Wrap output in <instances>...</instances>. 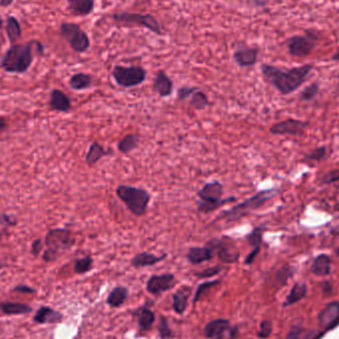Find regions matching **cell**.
<instances>
[{"instance_id": "f1b7e54d", "label": "cell", "mask_w": 339, "mask_h": 339, "mask_svg": "<svg viewBox=\"0 0 339 339\" xmlns=\"http://www.w3.org/2000/svg\"><path fill=\"white\" fill-rule=\"evenodd\" d=\"M139 142L140 138L138 134H127L120 139L117 144V149L121 154L127 155L138 148Z\"/></svg>"}, {"instance_id": "ffe728a7", "label": "cell", "mask_w": 339, "mask_h": 339, "mask_svg": "<svg viewBox=\"0 0 339 339\" xmlns=\"http://www.w3.org/2000/svg\"><path fill=\"white\" fill-rule=\"evenodd\" d=\"M94 6V0H68V10L74 16H88L93 12Z\"/></svg>"}, {"instance_id": "bcb514c9", "label": "cell", "mask_w": 339, "mask_h": 339, "mask_svg": "<svg viewBox=\"0 0 339 339\" xmlns=\"http://www.w3.org/2000/svg\"><path fill=\"white\" fill-rule=\"evenodd\" d=\"M160 335L163 339H168L171 337V330L167 324V320L165 318H162L161 325H160Z\"/></svg>"}, {"instance_id": "7dc6e473", "label": "cell", "mask_w": 339, "mask_h": 339, "mask_svg": "<svg viewBox=\"0 0 339 339\" xmlns=\"http://www.w3.org/2000/svg\"><path fill=\"white\" fill-rule=\"evenodd\" d=\"M12 292L22 293V294H36L37 291L27 285H18L12 289Z\"/></svg>"}, {"instance_id": "7c38bea8", "label": "cell", "mask_w": 339, "mask_h": 339, "mask_svg": "<svg viewBox=\"0 0 339 339\" xmlns=\"http://www.w3.org/2000/svg\"><path fill=\"white\" fill-rule=\"evenodd\" d=\"M307 126L308 122L297 119H287L274 124L270 128V133L273 135H298L302 133Z\"/></svg>"}, {"instance_id": "5bb4252c", "label": "cell", "mask_w": 339, "mask_h": 339, "mask_svg": "<svg viewBox=\"0 0 339 339\" xmlns=\"http://www.w3.org/2000/svg\"><path fill=\"white\" fill-rule=\"evenodd\" d=\"M175 284V276L173 274L153 275L147 282V291L152 295H158L171 289Z\"/></svg>"}, {"instance_id": "60d3db41", "label": "cell", "mask_w": 339, "mask_h": 339, "mask_svg": "<svg viewBox=\"0 0 339 339\" xmlns=\"http://www.w3.org/2000/svg\"><path fill=\"white\" fill-rule=\"evenodd\" d=\"M18 221L16 216L0 211V225L1 226H15Z\"/></svg>"}, {"instance_id": "db71d44e", "label": "cell", "mask_w": 339, "mask_h": 339, "mask_svg": "<svg viewBox=\"0 0 339 339\" xmlns=\"http://www.w3.org/2000/svg\"><path fill=\"white\" fill-rule=\"evenodd\" d=\"M4 267H5V264H3V263H1V262H0V270H1V269H3Z\"/></svg>"}, {"instance_id": "9c48e42d", "label": "cell", "mask_w": 339, "mask_h": 339, "mask_svg": "<svg viewBox=\"0 0 339 339\" xmlns=\"http://www.w3.org/2000/svg\"><path fill=\"white\" fill-rule=\"evenodd\" d=\"M60 34L75 53L82 54L90 47L88 35L75 23H62L60 26Z\"/></svg>"}, {"instance_id": "e0dca14e", "label": "cell", "mask_w": 339, "mask_h": 339, "mask_svg": "<svg viewBox=\"0 0 339 339\" xmlns=\"http://www.w3.org/2000/svg\"><path fill=\"white\" fill-rule=\"evenodd\" d=\"M50 106L53 110L59 112H69L72 108L71 101L68 95L62 90L55 88L51 92Z\"/></svg>"}, {"instance_id": "83f0119b", "label": "cell", "mask_w": 339, "mask_h": 339, "mask_svg": "<svg viewBox=\"0 0 339 339\" xmlns=\"http://www.w3.org/2000/svg\"><path fill=\"white\" fill-rule=\"evenodd\" d=\"M312 272L317 276H327L331 273V258L326 254L319 255L313 265Z\"/></svg>"}, {"instance_id": "c3c4849f", "label": "cell", "mask_w": 339, "mask_h": 339, "mask_svg": "<svg viewBox=\"0 0 339 339\" xmlns=\"http://www.w3.org/2000/svg\"><path fill=\"white\" fill-rule=\"evenodd\" d=\"M299 333H300V330H297L296 328H294L292 330V332L290 333L289 337L287 339H298V337H299Z\"/></svg>"}, {"instance_id": "d6986e66", "label": "cell", "mask_w": 339, "mask_h": 339, "mask_svg": "<svg viewBox=\"0 0 339 339\" xmlns=\"http://www.w3.org/2000/svg\"><path fill=\"white\" fill-rule=\"evenodd\" d=\"M213 253V250L206 244L204 247H192L187 254V259L192 265H200L206 261H210Z\"/></svg>"}, {"instance_id": "ac0fdd59", "label": "cell", "mask_w": 339, "mask_h": 339, "mask_svg": "<svg viewBox=\"0 0 339 339\" xmlns=\"http://www.w3.org/2000/svg\"><path fill=\"white\" fill-rule=\"evenodd\" d=\"M339 320V303L334 302L330 304L319 316L321 327L331 329Z\"/></svg>"}, {"instance_id": "816d5d0a", "label": "cell", "mask_w": 339, "mask_h": 339, "mask_svg": "<svg viewBox=\"0 0 339 339\" xmlns=\"http://www.w3.org/2000/svg\"><path fill=\"white\" fill-rule=\"evenodd\" d=\"M333 61H336V62H339V48L338 49V51L335 53V55L333 56Z\"/></svg>"}, {"instance_id": "f6af8a7d", "label": "cell", "mask_w": 339, "mask_h": 339, "mask_svg": "<svg viewBox=\"0 0 339 339\" xmlns=\"http://www.w3.org/2000/svg\"><path fill=\"white\" fill-rule=\"evenodd\" d=\"M43 242L41 239H35L33 242H32V245H31V254L34 256V257H39L40 253L42 252L43 250Z\"/></svg>"}, {"instance_id": "2e32d148", "label": "cell", "mask_w": 339, "mask_h": 339, "mask_svg": "<svg viewBox=\"0 0 339 339\" xmlns=\"http://www.w3.org/2000/svg\"><path fill=\"white\" fill-rule=\"evenodd\" d=\"M62 320L63 315L48 306L40 307L33 318V321L39 325H55L61 323Z\"/></svg>"}, {"instance_id": "52a82bcc", "label": "cell", "mask_w": 339, "mask_h": 339, "mask_svg": "<svg viewBox=\"0 0 339 339\" xmlns=\"http://www.w3.org/2000/svg\"><path fill=\"white\" fill-rule=\"evenodd\" d=\"M112 19L116 24L123 27H143L158 36L163 35L159 21L152 14L117 12L112 15Z\"/></svg>"}, {"instance_id": "3957f363", "label": "cell", "mask_w": 339, "mask_h": 339, "mask_svg": "<svg viewBox=\"0 0 339 339\" xmlns=\"http://www.w3.org/2000/svg\"><path fill=\"white\" fill-rule=\"evenodd\" d=\"M36 40L26 44H14L4 54L1 61V68L7 72L24 73L33 63L32 48Z\"/></svg>"}, {"instance_id": "4dcf8cb0", "label": "cell", "mask_w": 339, "mask_h": 339, "mask_svg": "<svg viewBox=\"0 0 339 339\" xmlns=\"http://www.w3.org/2000/svg\"><path fill=\"white\" fill-rule=\"evenodd\" d=\"M127 289L124 287H116L111 291L107 298V304L111 307L117 308L121 306L127 298Z\"/></svg>"}, {"instance_id": "7a4b0ae2", "label": "cell", "mask_w": 339, "mask_h": 339, "mask_svg": "<svg viewBox=\"0 0 339 339\" xmlns=\"http://www.w3.org/2000/svg\"><path fill=\"white\" fill-rule=\"evenodd\" d=\"M277 195L276 189H269V190H263L258 193H256L254 196L250 197L249 199L245 200L243 203L236 204L233 207L222 211L216 218L210 223L212 225L216 221L223 220L226 223L235 222L244 216L248 215L251 211L259 209L262 207L267 202H269Z\"/></svg>"}, {"instance_id": "f546056e", "label": "cell", "mask_w": 339, "mask_h": 339, "mask_svg": "<svg viewBox=\"0 0 339 339\" xmlns=\"http://www.w3.org/2000/svg\"><path fill=\"white\" fill-rule=\"evenodd\" d=\"M263 233H264V227L256 226L246 235V240L248 244L253 248V250H257V251L261 250V245L263 242Z\"/></svg>"}, {"instance_id": "74e56055", "label": "cell", "mask_w": 339, "mask_h": 339, "mask_svg": "<svg viewBox=\"0 0 339 339\" xmlns=\"http://www.w3.org/2000/svg\"><path fill=\"white\" fill-rule=\"evenodd\" d=\"M199 89L200 88L196 86H182L178 89V99L180 101H185Z\"/></svg>"}, {"instance_id": "277c9868", "label": "cell", "mask_w": 339, "mask_h": 339, "mask_svg": "<svg viewBox=\"0 0 339 339\" xmlns=\"http://www.w3.org/2000/svg\"><path fill=\"white\" fill-rule=\"evenodd\" d=\"M75 244V238L67 228H54L48 231L45 237L46 250L43 260L47 263L56 261L69 251Z\"/></svg>"}, {"instance_id": "d4e9b609", "label": "cell", "mask_w": 339, "mask_h": 339, "mask_svg": "<svg viewBox=\"0 0 339 339\" xmlns=\"http://www.w3.org/2000/svg\"><path fill=\"white\" fill-rule=\"evenodd\" d=\"M228 321L223 319L214 320L210 323H208L204 329V335L208 339L212 338H220L222 333L227 329L228 327Z\"/></svg>"}, {"instance_id": "5b68a950", "label": "cell", "mask_w": 339, "mask_h": 339, "mask_svg": "<svg viewBox=\"0 0 339 339\" xmlns=\"http://www.w3.org/2000/svg\"><path fill=\"white\" fill-rule=\"evenodd\" d=\"M224 193L223 185L219 181H211L204 184V187L198 192L200 201L197 203L198 210L202 213H210L222 205L231 204L237 201L236 197H228L222 199Z\"/></svg>"}, {"instance_id": "f35d334b", "label": "cell", "mask_w": 339, "mask_h": 339, "mask_svg": "<svg viewBox=\"0 0 339 339\" xmlns=\"http://www.w3.org/2000/svg\"><path fill=\"white\" fill-rule=\"evenodd\" d=\"M222 269H223V267L221 265H215V266L206 268V269H204L203 271L198 272L195 275L198 278L205 279V278H210V277H213L215 275H218L220 272L222 271Z\"/></svg>"}, {"instance_id": "ab89813d", "label": "cell", "mask_w": 339, "mask_h": 339, "mask_svg": "<svg viewBox=\"0 0 339 339\" xmlns=\"http://www.w3.org/2000/svg\"><path fill=\"white\" fill-rule=\"evenodd\" d=\"M327 155V148L326 147H319L315 149L313 152H311L309 155H307L306 160L309 161H321L323 160Z\"/></svg>"}, {"instance_id": "30bf717a", "label": "cell", "mask_w": 339, "mask_h": 339, "mask_svg": "<svg viewBox=\"0 0 339 339\" xmlns=\"http://www.w3.org/2000/svg\"><path fill=\"white\" fill-rule=\"evenodd\" d=\"M317 31H307L305 36H294L287 41L289 53L298 58L309 56L316 46Z\"/></svg>"}, {"instance_id": "d6a6232c", "label": "cell", "mask_w": 339, "mask_h": 339, "mask_svg": "<svg viewBox=\"0 0 339 339\" xmlns=\"http://www.w3.org/2000/svg\"><path fill=\"white\" fill-rule=\"evenodd\" d=\"M307 286L305 284H296L293 289L291 290L290 295L287 298L286 301V306L289 305H293L297 302H299L300 300H302L306 295H307Z\"/></svg>"}, {"instance_id": "603a6c76", "label": "cell", "mask_w": 339, "mask_h": 339, "mask_svg": "<svg viewBox=\"0 0 339 339\" xmlns=\"http://www.w3.org/2000/svg\"><path fill=\"white\" fill-rule=\"evenodd\" d=\"M109 155H112L111 151L105 150L98 142H92L85 155V163L91 167L97 164L102 158Z\"/></svg>"}, {"instance_id": "b9f144b4", "label": "cell", "mask_w": 339, "mask_h": 339, "mask_svg": "<svg viewBox=\"0 0 339 339\" xmlns=\"http://www.w3.org/2000/svg\"><path fill=\"white\" fill-rule=\"evenodd\" d=\"M218 283H219V281H210V282H206V283L200 285V287L198 288V290L196 292L195 302H198L199 299H201L204 296V294L206 291H208L210 288H212L214 285H216Z\"/></svg>"}, {"instance_id": "ee69618b", "label": "cell", "mask_w": 339, "mask_h": 339, "mask_svg": "<svg viewBox=\"0 0 339 339\" xmlns=\"http://www.w3.org/2000/svg\"><path fill=\"white\" fill-rule=\"evenodd\" d=\"M272 333V324L269 321H265L260 326V332L258 334V337L261 339L268 338Z\"/></svg>"}, {"instance_id": "f5cc1de1", "label": "cell", "mask_w": 339, "mask_h": 339, "mask_svg": "<svg viewBox=\"0 0 339 339\" xmlns=\"http://www.w3.org/2000/svg\"><path fill=\"white\" fill-rule=\"evenodd\" d=\"M2 26H3V20H2V18L0 17V29L2 28Z\"/></svg>"}, {"instance_id": "f907efd6", "label": "cell", "mask_w": 339, "mask_h": 339, "mask_svg": "<svg viewBox=\"0 0 339 339\" xmlns=\"http://www.w3.org/2000/svg\"><path fill=\"white\" fill-rule=\"evenodd\" d=\"M6 127H7V123H6V121L4 120V118H3V117H1V116H0V131H2V130H4V129H6Z\"/></svg>"}, {"instance_id": "44dd1931", "label": "cell", "mask_w": 339, "mask_h": 339, "mask_svg": "<svg viewBox=\"0 0 339 339\" xmlns=\"http://www.w3.org/2000/svg\"><path fill=\"white\" fill-rule=\"evenodd\" d=\"M0 312L5 316H20L31 314L33 308L27 304L5 301L0 303Z\"/></svg>"}, {"instance_id": "681fc988", "label": "cell", "mask_w": 339, "mask_h": 339, "mask_svg": "<svg viewBox=\"0 0 339 339\" xmlns=\"http://www.w3.org/2000/svg\"><path fill=\"white\" fill-rule=\"evenodd\" d=\"M14 2V0H0V6L1 7H9L10 5H12V3Z\"/></svg>"}, {"instance_id": "8fae6325", "label": "cell", "mask_w": 339, "mask_h": 339, "mask_svg": "<svg viewBox=\"0 0 339 339\" xmlns=\"http://www.w3.org/2000/svg\"><path fill=\"white\" fill-rule=\"evenodd\" d=\"M206 245H208L213 250V252L216 253L218 259L225 264L235 263L239 259V251L236 248L232 249L225 237L212 238L208 240Z\"/></svg>"}, {"instance_id": "d590c367", "label": "cell", "mask_w": 339, "mask_h": 339, "mask_svg": "<svg viewBox=\"0 0 339 339\" xmlns=\"http://www.w3.org/2000/svg\"><path fill=\"white\" fill-rule=\"evenodd\" d=\"M319 89H320V86H319L318 83H316V82H315V83H312V84H310L309 86H307V87L302 91L300 97H301V99L304 100V101L312 100V99H314V98L317 96V94H318V92H319Z\"/></svg>"}, {"instance_id": "4316f807", "label": "cell", "mask_w": 339, "mask_h": 339, "mask_svg": "<svg viewBox=\"0 0 339 339\" xmlns=\"http://www.w3.org/2000/svg\"><path fill=\"white\" fill-rule=\"evenodd\" d=\"M92 83V77L88 73L77 72L71 75L68 84L73 90H82L88 88Z\"/></svg>"}, {"instance_id": "cb8c5ba5", "label": "cell", "mask_w": 339, "mask_h": 339, "mask_svg": "<svg viewBox=\"0 0 339 339\" xmlns=\"http://www.w3.org/2000/svg\"><path fill=\"white\" fill-rule=\"evenodd\" d=\"M5 32L7 35V38L11 44H14L22 35V29L21 25L18 21V19L14 16H7L6 22H5Z\"/></svg>"}, {"instance_id": "6da1fadb", "label": "cell", "mask_w": 339, "mask_h": 339, "mask_svg": "<svg viewBox=\"0 0 339 339\" xmlns=\"http://www.w3.org/2000/svg\"><path fill=\"white\" fill-rule=\"evenodd\" d=\"M312 69L313 65L311 64L290 69H282L268 64L261 66L264 79L283 95H288L297 90L305 82Z\"/></svg>"}, {"instance_id": "ba28073f", "label": "cell", "mask_w": 339, "mask_h": 339, "mask_svg": "<svg viewBox=\"0 0 339 339\" xmlns=\"http://www.w3.org/2000/svg\"><path fill=\"white\" fill-rule=\"evenodd\" d=\"M111 75L117 85L123 88H131L146 80L147 71L140 66L124 67L117 65L112 69Z\"/></svg>"}, {"instance_id": "484cf974", "label": "cell", "mask_w": 339, "mask_h": 339, "mask_svg": "<svg viewBox=\"0 0 339 339\" xmlns=\"http://www.w3.org/2000/svg\"><path fill=\"white\" fill-rule=\"evenodd\" d=\"M191 295V289L189 287H183L175 293L173 297V306L178 314H183L186 311L189 297Z\"/></svg>"}, {"instance_id": "9a60e30c", "label": "cell", "mask_w": 339, "mask_h": 339, "mask_svg": "<svg viewBox=\"0 0 339 339\" xmlns=\"http://www.w3.org/2000/svg\"><path fill=\"white\" fill-rule=\"evenodd\" d=\"M153 89L161 97H168L172 95L174 91V82L163 69L157 71L153 80Z\"/></svg>"}, {"instance_id": "1f68e13d", "label": "cell", "mask_w": 339, "mask_h": 339, "mask_svg": "<svg viewBox=\"0 0 339 339\" xmlns=\"http://www.w3.org/2000/svg\"><path fill=\"white\" fill-rule=\"evenodd\" d=\"M190 105L196 110H204L209 105V99L203 90H197L190 99Z\"/></svg>"}, {"instance_id": "7402d4cb", "label": "cell", "mask_w": 339, "mask_h": 339, "mask_svg": "<svg viewBox=\"0 0 339 339\" xmlns=\"http://www.w3.org/2000/svg\"><path fill=\"white\" fill-rule=\"evenodd\" d=\"M167 258V254H163L161 256H157L152 253L148 252H141L136 254L135 256L131 260V265L135 268H142V267H150L154 266L161 261L165 260Z\"/></svg>"}, {"instance_id": "e575fe53", "label": "cell", "mask_w": 339, "mask_h": 339, "mask_svg": "<svg viewBox=\"0 0 339 339\" xmlns=\"http://www.w3.org/2000/svg\"><path fill=\"white\" fill-rule=\"evenodd\" d=\"M154 321H155L154 314L149 310H143L142 313L140 314L138 324L142 330H148L152 326Z\"/></svg>"}, {"instance_id": "836d02e7", "label": "cell", "mask_w": 339, "mask_h": 339, "mask_svg": "<svg viewBox=\"0 0 339 339\" xmlns=\"http://www.w3.org/2000/svg\"><path fill=\"white\" fill-rule=\"evenodd\" d=\"M93 259L91 256H84L83 258L76 259L74 262V272L76 274H84L91 270Z\"/></svg>"}, {"instance_id": "7bdbcfd3", "label": "cell", "mask_w": 339, "mask_h": 339, "mask_svg": "<svg viewBox=\"0 0 339 339\" xmlns=\"http://www.w3.org/2000/svg\"><path fill=\"white\" fill-rule=\"evenodd\" d=\"M339 182V170L331 171L322 178L323 184H333Z\"/></svg>"}, {"instance_id": "11a10c76", "label": "cell", "mask_w": 339, "mask_h": 339, "mask_svg": "<svg viewBox=\"0 0 339 339\" xmlns=\"http://www.w3.org/2000/svg\"><path fill=\"white\" fill-rule=\"evenodd\" d=\"M336 252H337V254H338V256H339V248H338V249H337V251H336Z\"/></svg>"}, {"instance_id": "8d00e7d4", "label": "cell", "mask_w": 339, "mask_h": 339, "mask_svg": "<svg viewBox=\"0 0 339 339\" xmlns=\"http://www.w3.org/2000/svg\"><path fill=\"white\" fill-rule=\"evenodd\" d=\"M293 274H294V269L292 267L285 266L278 271L276 275V280L279 284H286Z\"/></svg>"}, {"instance_id": "8992f818", "label": "cell", "mask_w": 339, "mask_h": 339, "mask_svg": "<svg viewBox=\"0 0 339 339\" xmlns=\"http://www.w3.org/2000/svg\"><path fill=\"white\" fill-rule=\"evenodd\" d=\"M115 194L133 215L141 217L147 212L151 201V195L147 190L129 185H119L115 189Z\"/></svg>"}, {"instance_id": "4fadbf2b", "label": "cell", "mask_w": 339, "mask_h": 339, "mask_svg": "<svg viewBox=\"0 0 339 339\" xmlns=\"http://www.w3.org/2000/svg\"><path fill=\"white\" fill-rule=\"evenodd\" d=\"M259 51L257 48L240 46L233 53V60L240 68L253 67L258 61Z\"/></svg>"}]
</instances>
